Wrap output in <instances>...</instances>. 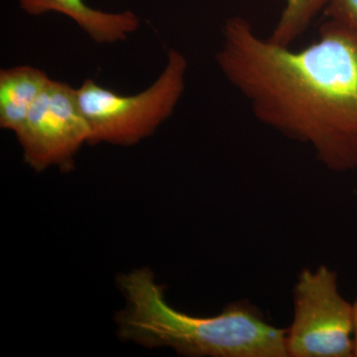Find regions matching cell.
Returning a JSON list of instances; mask_svg holds the SVG:
<instances>
[{"label": "cell", "mask_w": 357, "mask_h": 357, "mask_svg": "<svg viewBox=\"0 0 357 357\" xmlns=\"http://www.w3.org/2000/svg\"><path fill=\"white\" fill-rule=\"evenodd\" d=\"M328 1L330 0H285L278 22L268 39L282 46H291L306 32Z\"/></svg>", "instance_id": "cell-8"}, {"label": "cell", "mask_w": 357, "mask_h": 357, "mask_svg": "<svg viewBox=\"0 0 357 357\" xmlns=\"http://www.w3.org/2000/svg\"><path fill=\"white\" fill-rule=\"evenodd\" d=\"M324 14L328 20L337 21L357 32V0H330Z\"/></svg>", "instance_id": "cell-9"}, {"label": "cell", "mask_w": 357, "mask_h": 357, "mask_svg": "<svg viewBox=\"0 0 357 357\" xmlns=\"http://www.w3.org/2000/svg\"><path fill=\"white\" fill-rule=\"evenodd\" d=\"M293 304L289 357H354V307L340 292L337 272L326 265L301 270Z\"/></svg>", "instance_id": "cell-4"}, {"label": "cell", "mask_w": 357, "mask_h": 357, "mask_svg": "<svg viewBox=\"0 0 357 357\" xmlns=\"http://www.w3.org/2000/svg\"><path fill=\"white\" fill-rule=\"evenodd\" d=\"M187 58L175 49L167 53L165 69L149 88L119 95L93 79L76 89L77 102L91 128L89 144L132 146L149 137L173 114L185 91Z\"/></svg>", "instance_id": "cell-3"}, {"label": "cell", "mask_w": 357, "mask_h": 357, "mask_svg": "<svg viewBox=\"0 0 357 357\" xmlns=\"http://www.w3.org/2000/svg\"><path fill=\"white\" fill-rule=\"evenodd\" d=\"M354 307V357H357V295L354 302L352 303Z\"/></svg>", "instance_id": "cell-10"}, {"label": "cell", "mask_w": 357, "mask_h": 357, "mask_svg": "<svg viewBox=\"0 0 357 357\" xmlns=\"http://www.w3.org/2000/svg\"><path fill=\"white\" fill-rule=\"evenodd\" d=\"M128 306L117 312L119 337L146 347H170L189 357H289L287 328H277L248 300L213 317H195L167 303L147 268L119 277Z\"/></svg>", "instance_id": "cell-2"}, {"label": "cell", "mask_w": 357, "mask_h": 357, "mask_svg": "<svg viewBox=\"0 0 357 357\" xmlns=\"http://www.w3.org/2000/svg\"><path fill=\"white\" fill-rule=\"evenodd\" d=\"M215 56L223 77L258 121L309 145L332 172L357 169V32L326 20L300 50L262 38L245 18H227Z\"/></svg>", "instance_id": "cell-1"}, {"label": "cell", "mask_w": 357, "mask_h": 357, "mask_svg": "<svg viewBox=\"0 0 357 357\" xmlns=\"http://www.w3.org/2000/svg\"><path fill=\"white\" fill-rule=\"evenodd\" d=\"M18 3L29 15L64 14L98 44L126 41L140 25L139 18L131 11L105 13L89 6L84 0H18Z\"/></svg>", "instance_id": "cell-6"}, {"label": "cell", "mask_w": 357, "mask_h": 357, "mask_svg": "<svg viewBox=\"0 0 357 357\" xmlns=\"http://www.w3.org/2000/svg\"><path fill=\"white\" fill-rule=\"evenodd\" d=\"M15 135L24 162L33 170L41 172L49 167L73 170L75 157L91 138L76 89L51 79Z\"/></svg>", "instance_id": "cell-5"}, {"label": "cell", "mask_w": 357, "mask_h": 357, "mask_svg": "<svg viewBox=\"0 0 357 357\" xmlns=\"http://www.w3.org/2000/svg\"><path fill=\"white\" fill-rule=\"evenodd\" d=\"M50 81L46 73L31 66L0 70V128L17 133Z\"/></svg>", "instance_id": "cell-7"}]
</instances>
